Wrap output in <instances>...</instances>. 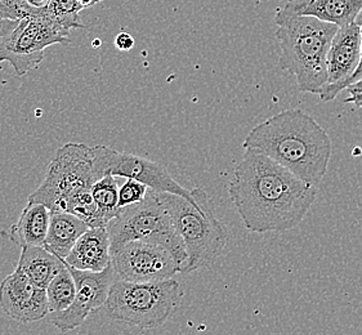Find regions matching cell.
I'll list each match as a JSON object with an SVG mask.
<instances>
[{
  "mask_svg": "<svg viewBox=\"0 0 362 335\" xmlns=\"http://www.w3.org/2000/svg\"><path fill=\"white\" fill-rule=\"evenodd\" d=\"M228 195L249 231L285 233L302 223L316 200L317 187L266 155L245 150L233 170Z\"/></svg>",
  "mask_w": 362,
  "mask_h": 335,
  "instance_id": "6da1fadb",
  "label": "cell"
},
{
  "mask_svg": "<svg viewBox=\"0 0 362 335\" xmlns=\"http://www.w3.org/2000/svg\"><path fill=\"white\" fill-rule=\"evenodd\" d=\"M18 22L20 20H0V48L12 34V31L17 28Z\"/></svg>",
  "mask_w": 362,
  "mask_h": 335,
  "instance_id": "484cf974",
  "label": "cell"
},
{
  "mask_svg": "<svg viewBox=\"0 0 362 335\" xmlns=\"http://www.w3.org/2000/svg\"><path fill=\"white\" fill-rule=\"evenodd\" d=\"M51 3L52 0H18L23 17H45Z\"/></svg>",
  "mask_w": 362,
  "mask_h": 335,
  "instance_id": "603a6c76",
  "label": "cell"
},
{
  "mask_svg": "<svg viewBox=\"0 0 362 335\" xmlns=\"http://www.w3.org/2000/svg\"><path fill=\"white\" fill-rule=\"evenodd\" d=\"M22 17L18 0H0V20H21Z\"/></svg>",
  "mask_w": 362,
  "mask_h": 335,
  "instance_id": "cb8c5ba5",
  "label": "cell"
},
{
  "mask_svg": "<svg viewBox=\"0 0 362 335\" xmlns=\"http://www.w3.org/2000/svg\"><path fill=\"white\" fill-rule=\"evenodd\" d=\"M112 267L124 281L151 283L173 278L181 267L173 254L156 244L131 241L112 254Z\"/></svg>",
  "mask_w": 362,
  "mask_h": 335,
  "instance_id": "30bf717a",
  "label": "cell"
},
{
  "mask_svg": "<svg viewBox=\"0 0 362 335\" xmlns=\"http://www.w3.org/2000/svg\"><path fill=\"white\" fill-rule=\"evenodd\" d=\"M356 22H357V25H358V28H360V34H361V61H360V65L357 67V70H356L354 75L349 78V81H347V84H346V89H347V87H349L351 84H354L356 81H360L362 78V11L361 13L358 15V17H357Z\"/></svg>",
  "mask_w": 362,
  "mask_h": 335,
  "instance_id": "4316f807",
  "label": "cell"
},
{
  "mask_svg": "<svg viewBox=\"0 0 362 335\" xmlns=\"http://www.w3.org/2000/svg\"><path fill=\"white\" fill-rule=\"evenodd\" d=\"M65 259L53 254L44 247L22 248L16 270L22 272L33 284L47 289L52 280L62 270Z\"/></svg>",
  "mask_w": 362,
  "mask_h": 335,
  "instance_id": "ac0fdd59",
  "label": "cell"
},
{
  "mask_svg": "<svg viewBox=\"0 0 362 335\" xmlns=\"http://www.w3.org/2000/svg\"><path fill=\"white\" fill-rule=\"evenodd\" d=\"M134 37H132L129 33L122 31L117 37H115V47L122 52H129L134 47Z\"/></svg>",
  "mask_w": 362,
  "mask_h": 335,
  "instance_id": "d4e9b609",
  "label": "cell"
},
{
  "mask_svg": "<svg viewBox=\"0 0 362 335\" xmlns=\"http://www.w3.org/2000/svg\"><path fill=\"white\" fill-rule=\"evenodd\" d=\"M100 1H103V0H95V3H100Z\"/></svg>",
  "mask_w": 362,
  "mask_h": 335,
  "instance_id": "f546056e",
  "label": "cell"
},
{
  "mask_svg": "<svg viewBox=\"0 0 362 335\" xmlns=\"http://www.w3.org/2000/svg\"><path fill=\"white\" fill-rule=\"evenodd\" d=\"M112 254L131 241H145L168 249L183 267L187 253L180 233L174 227L158 192L148 189L145 199L138 204L122 208L116 218L107 225Z\"/></svg>",
  "mask_w": 362,
  "mask_h": 335,
  "instance_id": "8992f818",
  "label": "cell"
},
{
  "mask_svg": "<svg viewBox=\"0 0 362 335\" xmlns=\"http://www.w3.org/2000/svg\"><path fill=\"white\" fill-rule=\"evenodd\" d=\"M88 228L89 226L83 219L71 213L52 211L51 225L44 242V248L48 249L59 258L66 259Z\"/></svg>",
  "mask_w": 362,
  "mask_h": 335,
  "instance_id": "e0dca14e",
  "label": "cell"
},
{
  "mask_svg": "<svg viewBox=\"0 0 362 335\" xmlns=\"http://www.w3.org/2000/svg\"><path fill=\"white\" fill-rule=\"evenodd\" d=\"M83 9L84 8L80 4V0H52L44 18H48L58 29L70 34L73 30L84 28L79 17L80 11Z\"/></svg>",
  "mask_w": 362,
  "mask_h": 335,
  "instance_id": "44dd1931",
  "label": "cell"
},
{
  "mask_svg": "<svg viewBox=\"0 0 362 335\" xmlns=\"http://www.w3.org/2000/svg\"><path fill=\"white\" fill-rule=\"evenodd\" d=\"M45 290L48 297L49 314L62 312L73 305L76 294V285L66 262L64 263L62 270L58 272L57 276L52 280Z\"/></svg>",
  "mask_w": 362,
  "mask_h": 335,
  "instance_id": "ffe728a7",
  "label": "cell"
},
{
  "mask_svg": "<svg viewBox=\"0 0 362 335\" xmlns=\"http://www.w3.org/2000/svg\"><path fill=\"white\" fill-rule=\"evenodd\" d=\"M52 211L45 205L28 201L20 218L9 230V239L17 247H44L51 225Z\"/></svg>",
  "mask_w": 362,
  "mask_h": 335,
  "instance_id": "2e32d148",
  "label": "cell"
},
{
  "mask_svg": "<svg viewBox=\"0 0 362 335\" xmlns=\"http://www.w3.org/2000/svg\"><path fill=\"white\" fill-rule=\"evenodd\" d=\"M100 39H97V40H95V47H97V45H100Z\"/></svg>",
  "mask_w": 362,
  "mask_h": 335,
  "instance_id": "f1b7e54d",
  "label": "cell"
},
{
  "mask_svg": "<svg viewBox=\"0 0 362 335\" xmlns=\"http://www.w3.org/2000/svg\"><path fill=\"white\" fill-rule=\"evenodd\" d=\"M362 0H288L276 13L283 16H311L320 21L348 26L357 20Z\"/></svg>",
  "mask_w": 362,
  "mask_h": 335,
  "instance_id": "5bb4252c",
  "label": "cell"
},
{
  "mask_svg": "<svg viewBox=\"0 0 362 335\" xmlns=\"http://www.w3.org/2000/svg\"><path fill=\"white\" fill-rule=\"evenodd\" d=\"M361 61V34L357 22L339 28L327 53V84L320 93L322 102L334 101Z\"/></svg>",
  "mask_w": 362,
  "mask_h": 335,
  "instance_id": "7c38bea8",
  "label": "cell"
},
{
  "mask_svg": "<svg viewBox=\"0 0 362 335\" xmlns=\"http://www.w3.org/2000/svg\"><path fill=\"white\" fill-rule=\"evenodd\" d=\"M346 103H352L357 109H362V95H349Z\"/></svg>",
  "mask_w": 362,
  "mask_h": 335,
  "instance_id": "83f0119b",
  "label": "cell"
},
{
  "mask_svg": "<svg viewBox=\"0 0 362 335\" xmlns=\"http://www.w3.org/2000/svg\"><path fill=\"white\" fill-rule=\"evenodd\" d=\"M148 192V187L136 180L127 178V181L119 187V206L125 208L129 205L141 203Z\"/></svg>",
  "mask_w": 362,
  "mask_h": 335,
  "instance_id": "7402d4cb",
  "label": "cell"
},
{
  "mask_svg": "<svg viewBox=\"0 0 362 335\" xmlns=\"http://www.w3.org/2000/svg\"><path fill=\"white\" fill-rule=\"evenodd\" d=\"M70 42L69 34L48 18L26 16L0 48V62L11 64L15 73L23 76L43 62L44 51L48 47L69 45Z\"/></svg>",
  "mask_w": 362,
  "mask_h": 335,
  "instance_id": "ba28073f",
  "label": "cell"
},
{
  "mask_svg": "<svg viewBox=\"0 0 362 335\" xmlns=\"http://www.w3.org/2000/svg\"><path fill=\"white\" fill-rule=\"evenodd\" d=\"M92 196L95 200L98 218L102 226L107 227L112 219L122 211L119 206V187L114 175H105L92 186Z\"/></svg>",
  "mask_w": 362,
  "mask_h": 335,
  "instance_id": "d6986e66",
  "label": "cell"
},
{
  "mask_svg": "<svg viewBox=\"0 0 362 335\" xmlns=\"http://www.w3.org/2000/svg\"><path fill=\"white\" fill-rule=\"evenodd\" d=\"M67 267L75 280L76 294L73 305L66 311L51 314L52 324L61 331L79 328L90 315L105 306L111 286L119 278L112 263L101 272L76 270L69 264Z\"/></svg>",
  "mask_w": 362,
  "mask_h": 335,
  "instance_id": "8fae6325",
  "label": "cell"
},
{
  "mask_svg": "<svg viewBox=\"0 0 362 335\" xmlns=\"http://www.w3.org/2000/svg\"><path fill=\"white\" fill-rule=\"evenodd\" d=\"M65 262L74 269L101 272L112 263V252L107 227H89Z\"/></svg>",
  "mask_w": 362,
  "mask_h": 335,
  "instance_id": "9a60e30c",
  "label": "cell"
},
{
  "mask_svg": "<svg viewBox=\"0 0 362 335\" xmlns=\"http://www.w3.org/2000/svg\"><path fill=\"white\" fill-rule=\"evenodd\" d=\"M182 297L181 285L174 278L151 283L117 278L111 286L105 310L112 320L139 329H153L173 316Z\"/></svg>",
  "mask_w": 362,
  "mask_h": 335,
  "instance_id": "5b68a950",
  "label": "cell"
},
{
  "mask_svg": "<svg viewBox=\"0 0 362 335\" xmlns=\"http://www.w3.org/2000/svg\"><path fill=\"white\" fill-rule=\"evenodd\" d=\"M95 181L92 147L86 143H65L54 153L43 182L30 194L28 201L61 211L70 197L92 189Z\"/></svg>",
  "mask_w": 362,
  "mask_h": 335,
  "instance_id": "52a82bcc",
  "label": "cell"
},
{
  "mask_svg": "<svg viewBox=\"0 0 362 335\" xmlns=\"http://www.w3.org/2000/svg\"><path fill=\"white\" fill-rule=\"evenodd\" d=\"M279 65L296 76L302 93L320 95L327 84V53L338 26L311 16L276 13Z\"/></svg>",
  "mask_w": 362,
  "mask_h": 335,
  "instance_id": "3957f363",
  "label": "cell"
},
{
  "mask_svg": "<svg viewBox=\"0 0 362 335\" xmlns=\"http://www.w3.org/2000/svg\"><path fill=\"white\" fill-rule=\"evenodd\" d=\"M95 180L105 175L124 177L144 183L158 194H174L196 203L192 189H185L159 163L133 153H119L107 146H93Z\"/></svg>",
  "mask_w": 362,
  "mask_h": 335,
  "instance_id": "9c48e42d",
  "label": "cell"
},
{
  "mask_svg": "<svg viewBox=\"0 0 362 335\" xmlns=\"http://www.w3.org/2000/svg\"><path fill=\"white\" fill-rule=\"evenodd\" d=\"M196 203L174 194H158L180 233L187 253L181 274H191L214 262L223 252L228 233L210 206V199L202 189H192Z\"/></svg>",
  "mask_w": 362,
  "mask_h": 335,
  "instance_id": "277c9868",
  "label": "cell"
},
{
  "mask_svg": "<svg viewBox=\"0 0 362 335\" xmlns=\"http://www.w3.org/2000/svg\"><path fill=\"white\" fill-rule=\"evenodd\" d=\"M243 147L276 161L303 182L319 189L333 153V142L303 110H284L255 125Z\"/></svg>",
  "mask_w": 362,
  "mask_h": 335,
  "instance_id": "7a4b0ae2",
  "label": "cell"
},
{
  "mask_svg": "<svg viewBox=\"0 0 362 335\" xmlns=\"http://www.w3.org/2000/svg\"><path fill=\"white\" fill-rule=\"evenodd\" d=\"M0 307L12 320L29 324L49 314L47 290L15 270L0 283Z\"/></svg>",
  "mask_w": 362,
  "mask_h": 335,
  "instance_id": "4fadbf2b",
  "label": "cell"
}]
</instances>
